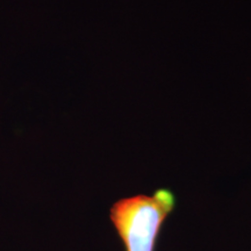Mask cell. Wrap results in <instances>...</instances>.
<instances>
[{
	"label": "cell",
	"instance_id": "1",
	"mask_svg": "<svg viewBox=\"0 0 251 251\" xmlns=\"http://www.w3.org/2000/svg\"><path fill=\"white\" fill-rule=\"evenodd\" d=\"M176 203L170 191L153 196H136L119 200L111 209V220L127 251H153L159 229Z\"/></svg>",
	"mask_w": 251,
	"mask_h": 251
}]
</instances>
